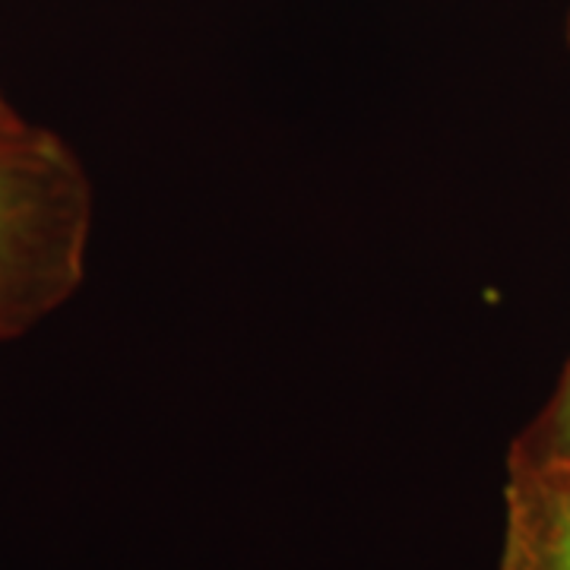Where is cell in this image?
Wrapping results in <instances>:
<instances>
[{
    "label": "cell",
    "mask_w": 570,
    "mask_h": 570,
    "mask_svg": "<svg viewBox=\"0 0 570 570\" xmlns=\"http://www.w3.org/2000/svg\"><path fill=\"white\" fill-rule=\"evenodd\" d=\"M96 187L61 134L0 130V346L63 307L86 279Z\"/></svg>",
    "instance_id": "obj_1"
},
{
    "label": "cell",
    "mask_w": 570,
    "mask_h": 570,
    "mask_svg": "<svg viewBox=\"0 0 570 570\" xmlns=\"http://www.w3.org/2000/svg\"><path fill=\"white\" fill-rule=\"evenodd\" d=\"M498 570H570V460H508Z\"/></svg>",
    "instance_id": "obj_2"
},
{
    "label": "cell",
    "mask_w": 570,
    "mask_h": 570,
    "mask_svg": "<svg viewBox=\"0 0 570 570\" xmlns=\"http://www.w3.org/2000/svg\"><path fill=\"white\" fill-rule=\"evenodd\" d=\"M513 463H549L570 460V362L539 415L523 428L508 450Z\"/></svg>",
    "instance_id": "obj_3"
},
{
    "label": "cell",
    "mask_w": 570,
    "mask_h": 570,
    "mask_svg": "<svg viewBox=\"0 0 570 570\" xmlns=\"http://www.w3.org/2000/svg\"><path fill=\"white\" fill-rule=\"evenodd\" d=\"M22 124H26V118L13 108V102L0 89V130H13V127H22Z\"/></svg>",
    "instance_id": "obj_4"
},
{
    "label": "cell",
    "mask_w": 570,
    "mask_h": 570,
    "mask_svg": "<svg viewBox=\"0 0 570 570\" xmlns=\"http://www.w3.org/2000/svg\"><path fill=\"white\" fill-rule=\"evenodd\" d=\"M564 39H568V48H570V13H568V22H564Z\"/></svg>",
    "instance_id": "obj_5"
}]
</instances>
